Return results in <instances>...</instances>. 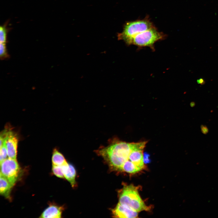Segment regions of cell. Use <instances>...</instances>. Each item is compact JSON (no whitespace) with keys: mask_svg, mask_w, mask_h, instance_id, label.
Segmentation results:
<instances>
[{"mask_svg":"<svg viewBox=\"0 0 218 218\" xmlns=\"http://www.w3.org/2000/svg\"><path fill=\"white\" fill-rule=\"evenodd\" d=\"M110 143L107 146L97 150V153L104 158L112 169L121 171L123 164L128 160L133 148V143L115 139Z\"/></svg>","mask_w":218,"mask_h":218,"instance_id":"6da1fadb","label":"cell"},{"mask_svg":"<svg viewBox=\"0 0 218 218\" xmlns=\"http://www.w3.org/2000/svg\"><path fill=\"white\" fill-rule=\"evenodd\" d=\"M138 190V187L132 184L124 186L119 194V203L137 212L149 210L150 207L145 204Z\"/></svg>","mask_w":218,"mask_h":218,"instance_id":"7a4b0ae2","label":"cell"},{"mask_svg":"<svg viewBox=\"0 0 218 218\" xmlns=\"http://www.w3.org/2000/svg\"><path fill=\"white\" fill-rule=\"evenodd\" d=\"M154 26L148 17L142 20L127 22L124 25L123 31L118 34V39L123 40L128 45H132L135 36Z\"/></svg>","mask_w":218,"mask_h":218,"instance_id":"3957f363","label":"cell"},{"mask_svg":"<svg viewBox=\"0 0 218 218\" xmlns=\"http://www.w3.org/2000/svg\"><path fill=\"white\" fill-rule=\"evenodd\" d=\"M165 35L160 32L155 26L136 35L133 38L132 44L138 47H149L154 49L157 41L165 38Z\"/></svg>","mask_w":218,"mask_h":218,"instance_id":"277c9868","label":"cell"},{"mask_svg":"<svg viewBox=\"0 0 218 218\" xmlns=\"http://www.w3.org/2000/svg\"><path fill=\"white\" fill-rule=\"evenodd\" d=\"M20 167L17 159L8 158L0 163V175L13 186L19 175Z\"/></svg>","mask_w":218,"mask_h":218,"instance_id":"5b68a950","label":"cell"},{"mask_svg":"<svg viewBox=\"0 0 218 218\" xmlns=\"http://www.w3.org/2000/svg\"><path fill=\"white\" fill-rule=\"evenodd\" d=\"M18 138L16 134L7 128L6 137L4 144L6 148L8 157L17 159Z\"/></svg>","mask_w":218,"mask_h":218,"instance_id":"8992f818","label":"cell"},{"mask_svg":"<svg viewBox=\"0 0 218 218\" xmlns=\"http://www.w3.org/2000/svg\"><path fill=\"white\" fill-rule=\"evenodd\" d=\"M147 142L133 143V148L129 157V160L142 169L144 167L143 150Z\"/></svg>","mask_w":218,"mask_h":218,"instance_id":"52a82bcc","label":"cell"},{"mask_svg":"<svg viewBox=\"0 0 218 218\" xmlns=\"http://www.w3.org/2000/svg\"><path fill=\"white\" fill-rule=\"evenodd\" d=\"M114 217L117 218H136L138 212L118 203L112 210Z\"/></svg>","mask_w":218,"mask_h":218,"instance_id":"ba28073f","label":"cell"},{"mask_svg":"<svg viewBox=\"0 0 218 218\" xmlns=\"http://www.w3.org/2000/svg\"><path fill=\"white\" fill-rule=\"evenodd\" d=\"M63 207L55 204H51L40 215V218H58L61 217Z\"/></svg>","mask_w":218,"mask_h":218,"instance_id":"9c48e42d","label":"cell"},{"mask_svg":"<svg viewBox=\"0 0 218 218\" xmlns=\"http://www.w3.org/2000/svg\"><path fill=\"white\" fill-rule=\"evenodd\" d=\"M64 178L71 183L72 187L75 186L76 171L71 164H67L62 166Z\"/></svg>","mask_w":218,"mask_h":218,"instance_id":"30bf717a","label":"cell"},{"mask_svg":"<svg viewBox=\"0 0 218 218\" xmlns=\"http://www.w3.org/2000/svg\"><path fill=\"white\" fill-rule=\"evenodd\" d=\"M0 193L8 197H9L10 190L13 186L5 177L0 175Z\"/></svg>","mask_w":218,"mask_h":218,"instance_id":"8fae6325","label":"cell"},{"mask_svg":"<svg viewBox=\"0 0 218 218\" xmlns=\"http://www.w3.org/2000/svg\"><path fill=\"white\" fill-rule=\"evenodd\" d=\"M52 165L63 166L68 164L63 155L56 149H54L52 157Z\"/></svg>","mask_w":218,"mask_h":218,"instance_id":"7c38bea8","label":"cell"},{"mask_svg":"<svg viewBox=\"0 0 218 218\" xmlns=\"http://www.w3.org/2000/svg\"><path fill=\"white\" fill-rule=\"evenodd\" d=\"M142 169V168L128 160L123 164L121 171L134 173L140 171Z\"/></svg>","mask_w":218,"mask_h":218,"instance_id":"4fadbf2b","label":"cell"},{"mask_svg":"<svg viewBox=\"0 0 218 218\" xmlns=\"http://www.w3.org/2000/svg\"><path fill=\"white\" fill-rule=\"evenodd\" d=\"M8 32L6 25L5 24L0 27V42H7V34Z\"/></svg>","mask_w":218,"mask_h":218,"instance_id":"5bb4252c","label":"cell"},{"mask_svg":"<svg viewBox=\"0 0 218 218\" xmlns=\"http://www.w3.org/2000/svg\"><path fill=\"white\" fill-rule=\"evenodd\" d=\"M6 48L5 43L0 42V58L1 60H4L9 58Z\"/></svg>","mask_w":218,"mask_h":218,"instance_id":"9a60e30c","label":"cell"},{"mask_svg":"<svg viewBox=\"0 0 218 218\" xmlns=\"http://www.w3.org/2000/svg\"><path fill=\"white\" fill-rule=\"evenodd\" d=\"M52 171L54 174L60 178H64L62 166L52 165Z\"/></svg>","mask_w":218,"mask_h":218,"instance_id":"2e32d148","label":"cell"},{"mask_svg":"<svg viewBox=\"0 0 218 218\" xmlns=\"http://www.w3.org/2000/svg\"><path fill=\"white\" fill-rule=\"evenodd\" d=\"M7 152L5 145L3 144L0 147V163L6 159L8 157Z\"/></svg>","mask_w":218,"mask_h":218,"instance_id":"e0dca14e","label":"cell"},{"mask_svg":"<svg viewBox=\"0 0 218 218\" xmlns=\"http://www.w3.org/2000/svg\"><path fill=\"white\" fill-rule=\"evenodd\" d=\"M149 156L150 155L146 153H144V156H143L144 161V163H147L150 161V160L149 159Z\"/></svg>","mask_w":218,"mask_h":218,"instance_id":"ac0fdd59","label":"cell"},{"mask_svg":"<svg viewBox=\"0 0 218 218\" xmlns=\"http://www.w3.org/2000/svg\"><path fill=\"white\" fill-rule=\"evenodd\" d=\"M197 83L200 85H203L205 84V81L204 79L203 78H201L198 79H197Z\"/></svg>","mask_w":218,"mask_h":218,"instance_id":"d6986e66","label":"cell"}]
</instances>
